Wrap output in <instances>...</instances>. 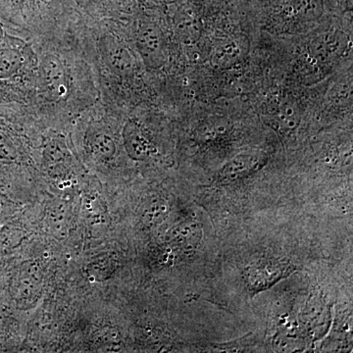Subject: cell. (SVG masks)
Here are the masks:
<instances>
[{
    "label": "cell",
    "instance_id": "1",
    "mask_svg": "<svg viewBox=\"0 0 353 353\" xmlns=\"http://www.w3.org/2000/svg\"><path fill=\"white\" fill-rule=\"evenodd\" d=\"M43 271L38 262H24L9 282L11 297L21 307L37 301L41 292Z\"/></svg>",
    "mask_w": 353,
    "mask_h": 353
},
{
    "label": "cell",
    "instance_id": "2",
    "mask_svg": "<svg viewBox=\"0 0 353 353\" xmlns=\"http://www.w3.org/2000/svg\"><path fill=\"white\" fill-rule=\"evenodd\" d=\"M137 48L148 68L158 69L166 63L167 46L163 32L154 24H143L137 34Z\"/></svg>",
    "mask_w": 353,
    "mask_h": 353
},
{
    "label": "cell",
    "instance_id": "3",
    "mask_svg": "<svg viewBox=\"0 0 353 353\" xmlns=\"http://www.w3.org/2000/svg\"><path fill=\"white\" fill-rule=\"evenodd\" d=\"M99 46L102 60L112 73L122 78L134 74V58L123 41L113 34H104L99 39Z\"/></svg>",
    "mask_w": 353,
    "mask_h": 353
},
{
    "label": "cell",
    "instance_id": "4",
    "mask_svg": "<svg viewBox=\"0 0 353 353\" xmlns=\"http://www.w3.org/2000/svg\"><path fill=\"white\" fill-rule=\"evenodd\" d=\"M41 90L51 101H58L69 90L68 77L61 60L57 55L48 54L39 64Z\"/></svg>",
    "mask_w": 353,
    "mask_h": 353
},
{
    "label": "cell",
    "instance_id": "5",
    "mask_svg": "<svg viewBox=\"0 0 353 353\" xmlns=\"http://www.w3.org/2000/svg\"><path fill=\"white\" fill-rule=\"evenodd\" d=\"M123 143L128 157L134 161H145L153 152L150 139L137 123L130 121L123 128Z\"/></svg>",
    "mask_w": 353,
    "mask_h": 353
},
{
    "label": "cell",
    "instance_id": "6",
    "mask_svg": "<svg viewBox=\"0 0 353 353\" xmlns=\"http://www.w3.org/2000/svg\"><path fill=\"white\" fill-rule=\"evenodd\" d=\"M248 41L241 37L224 41L215 48L211 57V64L216 69H226L239 63L248 53Z\"/></svg>",
    "mask_w": 353,
    "mask_h": 353
},
{
    "label": "cell",
    "instance_id": "7",
    "mask_svg": "<svg viewBox=\"0 0 353 353\" xmlns=\"http://www.w3.org/2000/svg\"><path fill=\"white\" fill-rule=\"evenodd\" d=\"M347 38L343 32H331L315 39L311 53L321 62H329L340 57L347 48Z\"/></svg>",
    "mask_w": 353,
    "mask_h": 353
},
{
    "label": "cell",
    "instance_id": "8",
    "mask_svg": "<svg viewBox=\"0 0 353 353\" xmlns=\"http://www.w3.org/2000/svg\"><path fill=\"white\" fill-rule=\"evenodd\" d=\"M201 226L194 220L179 223L169 234V240L179 248H196L201 243Z\"/></svg>",
    "mask_w": 353,
    "mask_h": 353
},
{
    "label": "cell",
    "instance_id": "9",
    "mask_svg": "<svg viewBox=\"0 0 353 353\" xmlns=\"http://www.w3.org/2000/svg\"><path fill=\"white\" fill-rule=\"evenodd\" d=\"M287 265L265 263L250 270L248 281L254 289L263 290L268 285L275 284L278 280L287 275Z\"/></svg>",
    "mask_w": 353,
    "mask_h": 353
},
{
    "label": "cell",
    "instance_id": "10",
    "mask_svg": "<svg viewBox=\"0 0 353 353\" xmlns=\"http://www.w3.org/2000/svg\"><path fill=\"white\" fill-rule=\"evenodd\" d=\"M88 146L90 154L101 161H110L117 152L115 141L108 132H97L90 134L88 139Z\"/></svg>",
    "mask_w": 353,
    "mask_h": 353
},
{
    "label": "cell",
    "instance_id": "11",
    "mask_svg": "<svg viewBox=\"0 0 353 353\" xmlns=\"http://www.w3.org/2000/svg\"><path fill=\"white\" fill-rule=\"evenodd\" d=\"M25 59L17 48L0 46V80H8L22 69Z\"/></svg>",
    "mask_w": 353,
    "mask_h": 353
},
{
    "label": "cell",
    "instance_id": "12",
    "mask_svg": "<svg viewBox=\"0 0 353 353\" xmlns=\"http://www.w3.org/2000/svg\"><path fill=\"white\" fill-rule=\"evenodd\" d=\"M256 160L252 157H239L223 168L219 175L221 182H233L254 168Z\"/></svg>",
    "mask_w": 353,
    "mask_h": 353
},
{
    "label": "cell",
    "instance_id": "13",
    "mask_svg": "<svg viewBox=\"0 0 353 353\" xmlns=\"http://www.w3.org/2000/svg\"><path fill=\"white\" fill-rule=\"evenodd\" d=\"M176 28L183 41L190 43H194L201 34V21L192 11L185 10L179 16Z\"/></svg>",
    "mask_w": 353,
    "mask_h": 353
},
{
    "label": "cell",
    "instance_id": "14",
    "mask_svg": "<svg viewBox=\"0 0 353 353\" xmlns=\"http://www.w3.org/2000/svg\"><path fill=\"white\" fill-rule=\"evenodd\" d=\"M294 14L303 21L319 19L324 14V0H290Z\"/></svg>",
    "mask_w": 353,
    "mask_h": 353
},
{
    "label": "cell",
    "instance_id": "15",
    "mask_svg": "<svg viewBox=\"0 0 353 353\" xmlns=\"http://www.w3.org/2000/svg\"><path fill=\"white\" fill-rule=\"evenodd\" d=\"M69 157V152L66 145L59 141H54L46 146L44 150L43 157L48 163V167L59 166L65 163L67 157Z\"/></svg>",
    "mask_w": 353,
    "mask_h": 353
},
{
    "label": "cell",
    "instance_id": "16",
    "mask_svg": "<svg viewBox=\"0 0 353 353\" xmlns=\"http://www.w3.org/2000/svg\"><path fill=\"white\" fill-rule=\"evenodd\" d=\"M19 153L12 139L6 132L0 130V162L13 163L17 161Z\"/></svg>",
    "mask_w": 353,
    "mask_h": 353
},
{
    "label": "cell",
    "instance_id": "17",
    "mask_svg": "<svg viewBox=\"0 0 353 353\" xmlns=\"http://www.w3.org/2000/svg\"><path fill=\"white\" fill-rule=\"evenodd\" d=\"M168 211V206L160 201H153L150 205L145 209L143 213V219L148 225H157L165 219Z\"/></svg>",
    "mask_w": 353,
    "mask_h": 353
},
{
    "label": "cell",
    "instance_id": "18",
    "mask_svg": "<svg viewBox=\"0 0 353 353\" xmlns=\"http://www.w3.org/2000/svg\"><path fill=\"white\" fill-rule=\"evenodd\" d=\"M278 119L281 126L284 128V129L294 130L296 129L297 124H299V112H297L296 109L287 104V105L279 111Z\"/></svg>",
    "mask_w": 353,
    "mask_h": 353
},
{
    "label": "cell",
    "instance_id": "19",
    "mask_svg": "<svg viewBox=\"0 0 353 353\" xmlns=\"http://www.w3.org/2000/svg\"><path fill=\"white\" fill-rule=\"evenodd\" d=\"M2 39H3V30L0 27V46H1Z\"/></svg>",
    "mask_w": 353,
    "mask_h": 353
},
{
    "label": "cell",
    "instance_id": "20",
    "mask_svg": "<svg viewBox=\"0 0 353 353\" xmlns=\"http://www.w3.org/2000/svg\"><path fill=\"white\" fill-rule=\"evenodd\" d=\"M2 205H1V201H0V211H1Z\"/></svg>",
    "mask_w": 353,
    "mask_h": 353
}]
</instances>
